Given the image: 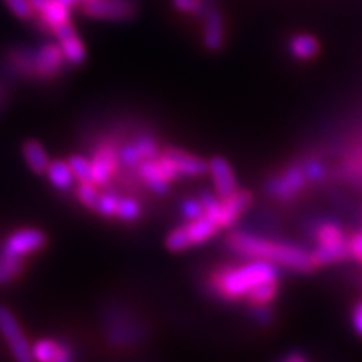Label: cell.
<instances>
[{
    "instance_id": "32",
    "label": "cell",
    "mask_w": 362,
    "mask_h": 362,
    "mask_svg": "<svg viewBox=\"0 0 362 362\" xmlns=\"http://www.w3.org/2000/svg\"><path fill=\"white\" fill-rule=\"evenodd\" d=\"M302 170L307 176L309 181H320L325 176V168L322 166V163H319L317 160H309L302 165Z\"/></svg>"
},
{
    "instance_id": "27",
    "label": "cell",
    "mask_w": 362,
    "mask_h": 362,
    "mask_svg": "<svg viewBox=\"0 0 362 362\" xmlns=\"http://www.w3.org/2000/svg\"><path fill=\"white\" fill-rule=\"evenodd\" d=\"M116 216L124 221L138 220L139 216H141V205H139L136 200H133V198H124V200H119Z\"/></svg>"
},
{
    "instance_id": "16",
    "label": "cell",
    "mask_w": 362,
    "mask_h": 362,
    "mask_svg": "<svg viewBox=\"0 0 362 362\" xmlns=\"http://www.w3.org/2000/svg\"><path fill=\"white\" fill-rule=\"evenodd\" d=\"M183 228L188 235L189 245L192 247L202 245V243L208 242V240L214 237V235L220 230L218 225H216L215 221L206 215H202L198 216V218L189 220L187 225H183Z\"/></svg>"
},
{
    "instance_id": "4",
    "label": "cell",
    "mask_w": 362,
    "mask_h": 362,
    "mask_svg": "<svg viewBox=\"0 0 362 362\" xmlns=\"http://www.w3.org/2000/svg\"><path fill=\"white\" fill-rule=\"evenodd\" d=\"M0 334L6 339L8 349L17 361L27 362L33 359V346L27 342L17 317L6 305H0Z\"/></svg>"
},
{
    "instance_id": "7",
    "label": "cell",
    "mask_w": 362,
    "mask_h": 362,
    "mask_svg": "<svg viewBox=\"0 0 362 362\" xmlns=\"http://www.w3.org/2000/svg\"><path fill=\"white\" fill-rule=\"evenodd\" d=\"M253 197L247 189H237L230 197L220 198V211L216 216V225L218 228H230L237 223L240 216L250 208Z\"/></svg>"
},
{
    "instance_id": "10",
    "label": "cell",
    "mask_w": 362,
    "mask_h": 362,
    "mask_svg": "<svg viewBox=\"0 0 362 362\" xmlns=\"http://www.w3.org/2000/svg\"><path fill=\"white\" fill-rule=\"evenodd\" d=\"M160 155V149L158 144L151 136H141V138L136 139L134 143L128 144V146L121 149L119 160L126 166H136L144 160H151Z\"/></svg>"
},
{
    "instance_id": "6",
    "label": "cell",
    "mask_w": 362,
    "mask_h": 362,
    "mask_svg": "<svg viewBox=\"0 0 362 362\" xmlns=\"http://www.w3.org/2000/svg\"><path fill=\"white\" fill-rule=\"evenodd\" d=\"M83 4L89 17L104 21H128L138 11L134 0H88Z\"/></svg>"
},
{
    "instance_id": "24",
    "label": "cell",
    "mask_w": 362,
    "mask_h": 362,
    "mask_svg": "<svg viewBox=\"0 0 362 362\" xmlns=\"http://www.w3.org/2000/svg\"><path fill=\"white\" fill-rule=\"evenodd\" d=\"M315 240L319 245H325V243H337L346 240V233L341 228V225L334 223V221H325L315 230Z\"/></svg>"
},
{
    "instance_id": "19",
    "label": "cell",
    "mask_w": 362,
    "mask_h": 362,
    "mask_svg": "<svg viewBox=\"0 0 362 362\" xmlns=\"http://www.w3.org/2000/svg\"><path fill=\"white\" fill-rule=\"evenodd\" d=\"M22 155H24L27 166H29L34 173L42 175L47 171V166L49 163H51V160H49V155L47 151H45V148L39 141H35V139H29V141H25L24 146H22Z\"/></svg>"
},
{
    "instance_id": "3",
    "label": "cell",
    "mask_w": 362,
    "mask_h": 362,
    "mask_svg": "<svg viewBox=\"0 0 362 362\" xmlns=\"http://www.w3.org/2000/svg\"><path fill=\"white\" fill-rule=\"evenodd\" d=\"M47 242L45 235L35 228H22L6 240L0 257V282H8L19 274L22 259L40 250Z\"/></svg>"
},
{
    "instance_id": "11",
    "label": "cell",
    "mask_w": 362,
    "mask_h": 362,
    "mask_svg": "<svg viewBox=\"0 0 362 362\" xmlns=\"http://www.w3.org/2000/svg\"><path fill=\"white\" fill-rule=\"evenodd\" d=\"M163 155L170 158V161L173 163L176 171H178V176H200L203 173H208V163L205 160L192 155V153L183 151V149L168 148Z\"/></svg>"
},
{
    "instance_id": "23",
    "label": "cell",
    "mask_w": 362,
    "mask_h": 362,
    "mask_svg": "<svg viewBox=\"0 0 362 362\" xmlns=\"http://www.w3.org/2000/svg\"><path fill=\"white\" fill-rule=\"evenodd\" d=\"M279 280H270V282L259 284L257 287H253L250 292L245 296V300L252 307L257 305H269L270 302H274V298L277 297L279 292Z\"/></svg>"
},
{
    "instance_id": "17",
    "label": "cell",
    "mask_w": 362,
    "mask_h": 362,
    "mask_svg": "<svg viewBox=\"0 0 362 362\" xmlns=\"http://www.w3.org/2000/svg\"><path fill=\"white\" fill-rule=\"evenodd\" d=\"M62 61H64V56H62V51L59 45L47 44L40 49L37 54V61H35V72L44 78H49V76L56 74L61 67Z\"/></svg>"
},
{
    "instance_id": "5",
    "label": "cell",
    "mask_w": 362,
    "mask_h": 362,
    "mask_svg": "<svg viewBox=\"0 0 362 362\" xmlns=\"http://www.w3.org/2000/svg\"><path fill=\"white\" fill-rule=\"evenodd\" d=\"M307 176L302 170V166H288L287 170H284L282 175L274 176L267 181V192L272 197L277 198V200L288 202L292 198H296L307 185Z\"/></svg>"
},
{
    "instance_id": "37",
    "label": "cell",
    "mask_w": 362,
    "mask_h": 362,
    "mask_svg": "<svg viewBox=\"0 0 362 362\" xmlns=\"http://www.w3.org/2000/svg\"><path fill=\"white\" fill-rule=\"evenodd\" d=\"M284 361L285 362H305L307 356L298 354V352H291V354H287L284 357Z\"/></svg>"
},
{
    "instance_id": "30",
    "label": "cell",
    "mask_w": 362,
    "mask_h": 362,
    "mask_svg": "<svg viewBox=\"0 0 362 362\" xmlns=\"http://www.w3.org/2000/svg\"><path fill=\"white\" fill-rule=\"evenodd\" d=\"M173 7L183 13H200L205 11V0H171Z\"/></svg>"
},
{
    "instance_id": "22",
    "label": "cell",
    "mask_w": 362,
    "mask_h": 362,
    "mask_svg": "<svg viewBox=\"0 0 362 362\" xmlns=\"http://www.w3.org/2000/svg\"><path fill=\"white\" fill-rule=\"evenodd\" d=\"M39 16H40V21H42V24L51 27L52 30H56L59 25L66 24V22L71 21L69 7L62 6V4L57 2V0H51V2H49L47 6L39 12Z\"/></svg>"
},
{
    "instance_id": "39",
    "label": "cell",
    "mask_w": 362,
    "mask_h": 362,
    "mask_svg": "<svg viewBox=\"0 0 362 362\" xmlns=\"http://www.w3.org/2000/svg\"><path fill=\"white\" fill-rule=\"evenodd\" d=\"M57 2H61L62 6H66V7H74V6H78L79 2H83V0H57Z\"/></svg>"
},
{
    "instance_id": "36",
    "label": "cell",
    "mask_w": 362,
    "mask_h": 362,
    "mask_svg": "<svg viewBox=\"0 0 362 362\" xmlns=\"http://www.w3.org/2000/svg\"><path fill=\"white\" fill-rule=\"evenodd\" d=\"M352 325H354V330L362 337V302H359L352 310Z\"/></svg>"
},
{
    "instance_id": "18",
    "label": "cell",
    "mask_w": 362,
    "mask_h": 362,
    "mask_svg": "<svg viewBox=\"0 0 362 362\" xmlns=\"http://www.w3.org/2000/svg\"><path fill=\"white\" fill-rule=\"evenodd\" d=\"M71 351L69 347L62 346L56 341H37L33 346V359L42 361V362H61V361H69L71 359Z\"/></svg>"
},
{
    "instance_id": "34",
    "label": "cell",
    "mask_w": 362,
    "mask_h": 362,
    "mask_svg": "<svg viewBox=\"0 0 362 362\" xmlns=\"http://www.w3.org/2000/svg\"><path fill=\"white\" fill-rule=\"evenodd\" d=\"M347 243H349L352 259H356L359 264H362V232L354 233L351 238H347Z\"/></svg>"
},
{
    "instance_id": "31",
    "label": "cell",
    "mask_w": 362,
    "mask_h": 362,
    "mask_svg": "<svg viewBox=\"0 0 362 362\" xmlns=\"http://www.w3.org/2000/svg\"><path fill=\"white\" fill-rule=\"evenodd\" d=\"M4 2L13 12V16H17L19 19H29L34 13L29 0H4Z\"/></svg>"
},
{
    "instance_id": "20",
    "label": "cell",
    "mask_w": 362,
    "mask_h": 362,
    "mask_svg": "<svg viewBox=\"0 0 362 362\" xmlns=\"http://www.w3.org/2000/svg\"><path fill=\"white\" fill-rule=\"evenodd\" d=\"M319 49V40L310 34H297L288 40V51L298 61H309V59L315 57Z\"/></svg>"
},
{
    "instance_id": "21",
    "label": "cell",
    "mask_w": 362,
    "mask_h": 362,
    "mask_svg": "<svg viewBox=\"0 0 362 362\" xmlns=\"http://www.w3.org/2000/svg\"><path fill=\"white\" fill-rule=\"evenodd\" d=\"M47 178L51 183L61 192H66L72 187L74 183V175H72V170L69 166V163L62 161V160H56L51 161L47 166V171H45Z\"/></svg>"
},
{
    "instance_id": "29",
    "label": "cell",
    "mask_w": 362,
    "mask_h": 362,
    "mask_svg": "<svg viewBox=\"0 0 362 362\" xmlns=\"http://www.w3.org/2000/svg\"><path fill=\"white\" fill-rule=\"evenodd\" d=\"M78 197L79 200L83 202V205H86L88 208L96 206V202L99 198L98 193V185L93 183V181H88V183H81L78 188Z\"/></svg>"
},
{
    "instance_id": "26",
    "label": "cell",
    "mask_w": 362,
    "mask_h": 362,
    "mask_svg": "<svg viewBox=\"0 0 362 362\" xmlns=\"http://www.w3.org/2000/svg\"><path fill=\"white\" fill-rule=\"evenodd\" d=\"M165 245L170 252H173V253L183 252V250H187V248L192 247L189 245L188 235H187V232H185L183 226H178V228L171 230V232L166 235Z\"/></svg>"
},
{
    "instance_id": "15",
    "label": "cell",
    "mask_w": 362,
    "mask_h": 362,
    "mask_svg": "<svg viewBox=\"0 0 362 362\" xmlns=\"http://www.w3.org/2000/svg\"><path fill=\"white\" fill-rule=\"evenodd\" d=\"M93 181L98 185H104L111 178L117 166V155L112 148H101L93 158Z\"/></svg>"
},
{
    "instance_id": "14",
    "label": "cell",
    "mask_w": 362,
    "mask_h": 362,
    "mask_svg": "<svg viewBox=\"0 0 362 362\" xmlns=\"http://www.w3.org/2000/svg\"><path fill=\"white\" fill-rule=\"evenodd\" d=\"M139 176H141L148 188L156 194H166L170 192V180L163 173L160 165H158L156 158L151 160H144L138 165Z\"/></svg>"
},
{
    "instance_id": "1",
    "label": "cell",
    "mask_w": 362,
    "mask_h": 362,
    "mask_svg": "<svg viewBox=\"0 0 362 362\" xmlns=\"http://www.w3.org/2000/svg\"><path fill=\"white\" fill-rule=\"evenodd\" d=\"M226 245L230 250L238 255L253 260H267L277 267L307 274L314 269L310 260V253L304 248L288 245V243H277L272 240L257 237L247 232H232L226 238Z\"/></svg>"
},
{
    "instance_id": "28",
    "label": "cell",
    "mask_w": 362,
    "mask_h": 362,
    "mask_svg": "<svg viewBox=\"0 0 362 362\" xmlns=\"http://www.w3.org/2000/svg\"><path fill=\"white\" fill-rule=\"evenodd\" d=\"M119 200L121 198L115 193H103L99 194L94 210H96L98 214H101L103 216H116Z\"/></svg>"
},
{
    "instance_id": "40",
    "label": "cell",
    "mask_w": 362,
    "mask_h": 362,
    "mask_svg": "<svg viewBox=\"0 0 362 362\" xmlns=\"http://www.w3.org/2000/svg\"><path fill=\"white\" fill-rule=\"evenodd\" d=\"M83 2H88V0H83Z\"/></svg>"
},
{
    "instance_id": "2",
    "label": "cell",
    "mask_w": 362,
    "mask_h": 362,
    "mask_svg": "<svg viewBox=\"0 0 362 362\" xmlns=\"http://www.w3.org/2000/svg\"><path fill=\"white\" fill-rule=\"evenodd\" d=\"M270 280H279V267L267 260H253L247 265L215 272L210 284L220 297L240 300L245 298L253 287Z\"/></svg>"
},
{
    "instance_id": "35",
    "label": "cell",
    "mask_w": 362,
    "mask_h": 362,
    "mask_svg": "<svg viewBox=\"0 0 362 362\" xmlns=\"http://www.w3.org/2000/svg\"><path fill=\"white\" fill-rule=\"evenodd\" d=\"M253 315H255L257 322H260V324H269L272 320V312L269 309V305H257Z\"/></svg>"
},
{
    "instance_id": "9",
    "label": "cell",
    "mask_w": 362,
    "mask_h": 362,
    "mask_svg": "<svg viewBox=\"0 0 362 362\" xmlns=\"http://www.w3.org/2000/svg\"><path fill=\"white\" fill-rule=\"evenodd\" d=\"M208 173L211 175L215 192L220 198L230 197V194L238 189L237 178H235L232 166H230V163L223 156H214L208 161Z\"/></svg>"
},
{
    "instance_id": "38",
    "label": "cell",
    "mask_w": 362,
    "mask_h": 362,
    "mask_svg": "<svg viewBox=\"0 0 362 362\" xmlns=\"http://www.w3.org/2000/svg\"><path fill=\"white\" fill-rule=\"evenodd\" d=\"M29 2H30V7H33L34 13H39L45 6H47L49 2H51V0H29Z\"/></svg>"
},
{
    "instance_id": "13",
    "label": "cell",
    "mask_w": 362,
    "mask_h": 362,
    "mask_svg": "<svg viewBox=\"0 0 362 362\" xmlns=\"http://www.w3.org/2000/svg\"><path fill=\"white\" fill-rule=\"evenodd\" d=\"M351 257L349 243H347V238L344 242L337 243H325V245H319L314 252L310 253V260L314 269L317 267H325L337 264V262L347 260Z\"/></svg>"
},
{
    "instance_id": "25",
    "label": "cell",
    "mask_w": 362,
    "mask_h": 362,
    "mask_svg": "<svg viewBox=\"0 0 362 362\" xmlns=\"http://www.w3.org/2000/svg\"><path fill=\"white\" fill-rule=\"evenodd\" d=\"M67 163H69L72 175H74V178L78 180L79 183H88V181H93V163H90V160H88V158L81 156V155H74L69 158V161Z\"/></svg>"
},
{
    "instance_id": "33",
    "label": "cell",
    "mask_w": 362,
    "mask_h": 362,
    "mask_svg": "<svg viewBox=\"0 0 362 362\" xmlns=\"http://www.w3.org/2000/svg\"><path fill=\"white\" fill-rule=\"evenodd\" d=\"M181 211H183V215L187 216L188 220L198 218V216L203 215L202 200L200 198H188V200H185L183 205H181Z\"/></svg>"
},
{
    "instance_id": "8",
    "label": "cell",
    "mask_w": 362,
    "mask_h": 362,
    "mask_svg": "<svg viewBox=\"0 0 362 362\" xmlns=\"http://www.w3.org/2000/svg\"><path fill=\"white\" fill-rule=\"evenodd\" d=\"M54 34L57 35L59 40V47H61L62 56L67 62H71L72 66H79L83 64L84 59H86V47L83 44V40L79 39L78 33H76L74 25L69 22L66 24L59 25Z\"/></svg>"
},
{
    "instance_id": "12",
    "label": "cell",
    "mask_w": 362,
    "mask_h": 362,
    "mask_svg": "<svg viewBox=\"0 0 362 362\" xmlns=\"http://www.w3.org/2000/svg\"><path fill=\"white\" fill-rule=\"evenodd\" d=\"M203 44L210 51H220L225 44V22L218 8L208 7L205 11V30Z\"/></svg>"
}]
</instances>
